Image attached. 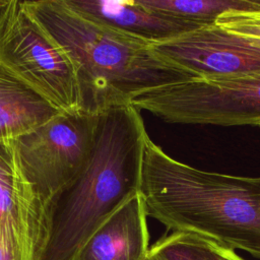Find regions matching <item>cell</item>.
Masks as SVG:
<instances>
[{"label": "cell", "instance_id": "obj_13", "mask_svg": "<svg viewBox=\"0 0 260 260\" xmlns=\"http://www.w3.org/2000/svg\"><path fill=\"white\" fill-rule=\"evenodd\" d=\"M158 260H246L235 250L189 232H173L149 250Z\"/></svg>", "mask_w": 260, "mask_h": 260}, {"label": "cell", "instance_id": "obj_10", "mask_svg": "<svg viewBox=\"0 0 260 260\" xmlns=\"http://www.w3.org/2000/svg\"><path fill=\"white\" fill-rule=\"evenodd\" d=\"M146 218L138 193L91 234L75 260H144L150 250Z\"/></svg>", "mask_w": 260, "mask_h": 260}, {"label": "cell", "instance_id": "obj_16", "mask_svg": "<svg viewBox=\"0 0 260 260\" xmlns=\"http://www.w3.org/2000/svg\"><path fill=\"white\" fill-rule=\"evenodd\" d=\"M144 260H158L156 257H154L153 255H151V254H148L147 255V257L144 259Z\"/></svg>", "mask_w": 260, "mask_h": 260}, {"label": "cell", "instance_id": "obj_1", "mask_svg": "<svg viewBox=\"0 0 260 260\" xmlns=\"http://www.w3.org/2000/svg\"><path fill=\"white\" fill-rule=\"evenodd\" d=\"M139 194L147 216L260 259V177L202 171L146 140Z\"/></svg>", "mask_w": 260, "mask_h": 260}, {"label": "cell", "instance_id": "obj_5", "mask_svg": "<svg viewBox=\"0 0 260 260\" xmlns=\"http://www.w3.org/2000/svg\"><path fill=\"white\" fill-rule=\"evenodd\" d=\"M131 106L168 123L258 125L260 73L234 79H191L136 96Z\"/></svg>", "mask_w": 260, "mask_h": 260}, {"label": "cell", "instance_id": "obj_4", "mask_svg": "<svg viewBox=\"0 0 260 260\" xmlns=\"http://www.w3.org/2000/svg\"><path fill=\"white\" fill-rule=\"evenodd\" d=\"M0 62L61 112L80 111L72 62L24 1H0Z\"/></svg>", "mask_w": 260, "mask_h": 260}, {"label": "cell", "instance_id": "obj_17", "mask_svg": "<svg viewBox=\"0 0 260 260\" xmlns=\"http://www.w3.org/2000/svg\"><path fill=\"white\" fill-rule=\"evenodd\" d=\"M257 126H259V127H260V121L258 122V125H257Z\"/></svg>", "mask_w": 260, "mask_h": 260}, {"label": "cell", "instance_id": "obj_7", "mask_svg": "<svg viewBox=\"0 0 260 260\" xmlns=\"http://www.w3.org/2000/svg\"><path fill=\"white\" fill-rule=\"evenodd\" d=\"M151 46L164 60L197 79H234L260 73V40L217 23Z\"/></svg>", "mask_w": 260, "mask_h": 260}, {"label": "cell", "instance_id": "obj_15", "mask_svg": "<svg viewBox=\"0 0 260 260\" xmlns=\"http://www.w3.org/2000/svg\"><path fill=\"white\" fill-rule=\"evenodd\" d=\"M0 260H27L17 239L0 225Z\"/></svg>", "mask_w": 260, "mask_h": 260}, {"label": "cell", "instance_id": "obj_12", "mask_svg": "<svg viewBox=\"0 0 260 260\" xmlns=\"http://www.w3.org/2000/svg\"><path fill=\"white\" fill-rule=\"evenodd\" d=\"M146 8L200 24H215L226 13L260 14V0H139Z\"/></svg>", "mask_w": 260, "mask_h": 260}, {"label": "cell", "instance_id": "obj_11", "mask_svg": "<svg viewBox=\"0 0 260 260\" xmlns=\"http://www.w3.org/2000/svg\"><path fill=\"white\" fill-rule=\"evenodd\" d=\"M61 111L0 62V140L10 141Z\"/></svg>", "mask_w": 260, "mask_h": 260}, {"label": "cell", "instance_id": "obj_8", "mask_svg": "<svg viewBox=\"0 0 260 260\" xmlns=\"http://www.w3.org/2000/svg\"><path fill=\"white\" fill-rule=\"evenodd\" d=\"M0 225L17 239L27 260H40L50 228V205L26 178L11 141L0 140Z\"/></svg>", "mask_w": 260, "mask_h": 260}, {"label": "cell", "instance_id": "obj_2", "mask_svg": "<svg viewBox=\"0 0 260 260\" xmlns=\"http://www.w3.org/2000/svg\"><path fill=\"white\" fill-rule=\"evenodd\" d=\"M24 3L72 62L84 113L128 107L141 93L196 78L159 57L151 44L91 21L64 0Z\"/></svg>", "mask_w": 260, "mask_h": 260}, {"label": "cell", "instance_id": "obj_14", "mask_svg": "<svg viewBox=\"0 0 260 260\" xmlns=\"http://www.w3.org/2000/svg\"><path fill=\"white\" fill-rule=\"evenodd\" d=\"M216 23L233 32L260 40V14L226 13Z\"/></svg>", "mask_w": 260, "mask_h": 260}, {"label": "cell", "instance_id": "obj_9", "mask_svg": "<svg viewBox=\"0 0 260 260\" xmlns=\"http://www.w3.org/2000/svg\"><path fill=\"white\" fill-rule=\"evenodd\" d=\"M85 18L126 36L157 44L200 27L195 22L150 10L139 0H64Z\"/></svg>", "mask_w": 260, "mask_h": 260}, {"label": "cell", "instance_id": "obj_3", "mask_svg": "<svg viewBox=\"0 0 260 260\" xmlns=\"http://www.w3.org/2000/svg\"><path fill=\"white\" fill-rule=\"evenodd\" d=\"M132 106L99 115L91 155L77 177L50 204V228L40 260H75L91 234L139 193L148 138Z\"/></svg>", "mask_w": 260, "mask_h": 260}, {"label": "cell", "instance_id": "obj_6", "mask_svg": "<svg viewBox=\"0 0 260 260\" xmlns=\"http://www.w3.org/2000/svg\"><path fill=\"white\" fill-rule=\"evenodd\" d=\"M98 124L99 115L61 112L32 131L10 140L26 178L49 205L88 161Z\"/></svg>", "mask_w": 260, "mask_h": 260}]
</instances>
